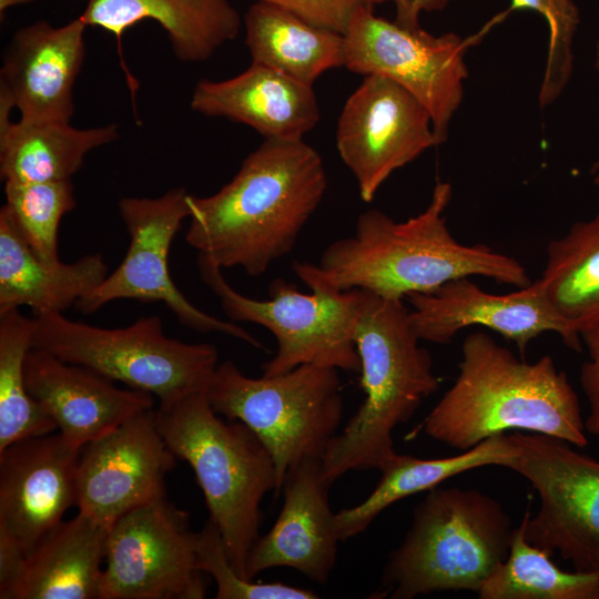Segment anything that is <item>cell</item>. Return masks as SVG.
I'll use <instances>...</instances> for the list:
<instances>
[{"label":"cell","instance_id":"obj_1","mask_svg":"<svg viewBox=\"0 0 599 599\" xmlns=\"http://www.w3.org/2000/svg\"><path fill=\"white\" fill-rule=\"evenodd\" d=\"M326 189L316 150L303 140H265L217 192L190 194L185 241L221 268L262 275L294 248Z\"/></svg>","mask_w":599,"mask_h":599},{"label":"cell","instance_id":"obj_2","mask_svg":"<svg viewBox=\"0 0 599 599\" xmlns=\"http://www.w3.org/2000/svg\"><path fill=\"white\" fill-rule=\"evenodd\" d=\"M453 187L438 182L427 207L405 222L384 212H363L352 236L323 252L316 274L339 291L361 288L385 298L404 300L470 276L491 278L517 288L529 286L525 266L485 244L466 245L450 233L445 211Z\"/></svg>","mask_w":599,"mask_h":599},{"label":"cell","instance_id":"obj_3","mask_svg":"<svg viewBox=\"0 0 599 599\" xmlns=\"http://www.w3.org/2000/svg\"><path fill=\"white\" fill-rule=\"evenodd\" d=\"M459 372L429 412L425 433L460 451L508 430L588 445L577 393L550 355L518 358L484 332L467 335Z\"/></svg>","mask_w":599,"mask_h":599},{"label":"cell","instance_id":"obj_4","mask_svg":"<svg viewBox=\"0 0 599 599\" xmlns=\"http://www.w3.org/2000/svg\"><path fill=\"white\" fill-rule=\"evenodd\" d=\"M353 341L365 399L322 456L321 474L328 486L348 471L380 470L396 454L394 429L408 422L440 383L403 300L361 290Z\"/></svg>","mask_w":599,"mask_h":599},{"label":"cell","instance_id":"obj_5","mask_svg":"<svg viewBox=\"0 0 599 599\" xmlns=\"http://www.w3.org/2000/svg\"><path fill=\"white\" fill-rule=\"evenodd\" d=\"M156 419L170 449L192 467L229 560L246 579V559L260 537L261 502L277 486L270 451L244 423L224 422L204 392L160 403Z\"/></svg>","mask_w":599,"mask_h":599},{"label":"cell","instance_id":"obj_6","mask_svg":"<svg viewBox=\"0 0 599 599\" xmlns=\"http://www.w3.org/2000/svg\"><path fill=\"white\" fill-rule=\"evenodd\" d=\"M514 528L495 498L459 487L428 490L385 566L373 598L412 599L435 591L477 592L506 560Z\"/></svg>","mask_w":599,"mask_h":599},{"label":"cell","instance_id":"obj_7","mask_svg":"<svg viewBox=\"0 0 599 599\" xmlns=\"http://www.w3.org/2000/svg\"><path fill=\"white\" fill-rule=\"evenodd\" d=\"M204 394L219 415L244 423L267 448L276 470L275 496L291 468L305 458L322 459L344 412L338 369L314 364L252 378L224 361Z\"/></svg>","mask_w":599,"mask_h":599},{"label":"cell","instance_id":"obj_8","mask_svg":"<svg viewBox=\"0 0 599 599\" xmlns=\"http://www.w3.org/2000/svg\"><path fill=\"white\" fill-rule=\"evenodd\" d=\"M203 283L216 295L232 322H250L267 328L275 337V355L262 365L264 376H275L303 364L359 373L361 362L353 327L361 288L339 291L324 282L314 264L294 262L293 271L312 291L304 294L293 284L275 278L267 300H255L235 291L222 268L197 254Z\"/></svg>","mask_w":599,"mask_h":599},{"label":"cell","instance_id":"obj_9","mask_svg":"<svg viewBox=\"0 0 599 599\" xmlns=\"http://www.w3.org/2000/svg\"><path fill=\"white\" fill-rule=\"evenodd\" d=\"M33 321L31 348L150 393L160 403L204 392L219 365L215 346L166 336L156 315L121 328L72 321L62 313L33 314Z\"/></svg>","mask_w":599,"mask_h":599},{"label":"cell","instance_id":"obj_10","mask_svg":"<svg viewBox=\"0 0 599 599\" xmlns=\"http://www.w3.org/2000/svg\"><path fill=\"white\" fill-rule=\"evenodd\" d=\"M508 436L515 453L506 467L539 496L537 512L522 518L526 540L575 570L599 572V461L549 435Z\"/></svg>","mask_w":599,"mask_h":599},{"label":"cell","instance_id":"obj_11","mask_svg":"<svg viewBox=\"0 0 599 599\" xmlns=\"http://www.w3.org/2000/svg\"><path fill=\"white\" fill-rule=\"evenodd\" d=\"M189 196L184 189L176 187L158 197H122L119 212L130 238L126 254L120 265L74 306L90 314L116 300L162 302L183 326L201 333H222L264 348L234 322L217 318L193 305L170 275L169 251L182 221L190 216Z\"/></svg>","mask_w":599,"mask_h":599},{"label":"cell","instance_id":"obj_12","mask_svg":"<svg viewBox=\"0 0 599 599\" xmlns=\"http://www.w3.org/2000/svg\"><path fill=\"white\" fill-rule=\"evenodd\" d=\"M470 41L455 33L435 37L420 27L407 28L363 8L344 34V67L364 77H386L406 89L429 112L441 144L463 101L468 78L465 53Z\"/></svg>","mask_w":599,"mask_h":599},{"label":"cell","instance_id":"obj_13","mask_svg":"<svg viewBox=\"0 0 599 599\" xmlns=\"http://www.w3.org/2000/svg\"><path fill=\"white\" fill-rule=\"evenodd\" d=\"M100 599H202L189 514L166 497L121 516L110 528Z\"/></svg>","mask_w":599,"mask_h":599},{"label":"cell","instance_id":"obj_14","mask_svg":"<svg viewBox=\"0 0 599 599\" xmlns=\"http://www.w3.org/2000/svg\"><path fill=\"white\" fill-rule=\"evenodd\" d=\"M439 145L427 109L390 79L365 75L338 118L336 146L370 202L393 172Z\"/></svg>","mask_w":599,"mask_h":599},{"label":"cell","instance_id":"obj_15","mask_svg":"<svg viewBox=\"0 0 599 599\" xmlns=\"http://www.w3.org/2000/svg\"><path fill=\"white\" fill-rule=\"evenodd\" d=\"M176 456L160 430L156 409L136 414L85 444L77 471V507L111 528L124 514L165 495Z\"/></svg>","mask_w":599,"mask_h":599},{"label":"cell","instance_id":"obj_16","mask_svg":"<svg viewBox=\"0 0 599 599\" xmlns=\"http://www.w3.org/2000/svg\"><path fill=\"white\" fill-rule=\"evenodd\" d=\"M409 318L420 341L448 344L464 328L487 327L515 343L521 355L529 343L546 332L581 352V336L555 311L539 281L506 295L480 288L469 277L451 280L433 292L413 293Z\"/></svg>","mask_w":599,"mask_h":599},{"label":"cell","instance_id":"obj_17","mask_svg":"<svg viewBox=\"0 0 599 599\" xmlns=\"http://www.w3.org/2000/svg\"><path fill=\"white\" fill-rule=\"evenodd\" d=\"M80 451L59 432L0 450V525L27 556L77 506Z\"/></svg>","mask_w":599,"mask_h":599},{"label":"cell","instance_id":"obj_18","mask_svg":"<svg viewBox=\"0 0 599 599\" xmlns=\"http://www.w3.org/2000/svg\"><path fill=\"white\" fill-rule=\"evenodd\" d=\"M329 487L321 474V458H305L287 471L282 510L248 552L247 580L267 569L286 567L321 585L327 582L341 541L328 502Z\"/></svg>","mask_w":599,"mask_h":599},{"label":"cell","instance_id":"obj_19","mask_svg":"<svg viewBox=\"0 0 599 599\" xmlns=\"http://www.w3.org/2000/svg\"><path fill=\"white\" fill-rule=\"evenodd\" d=\"M28 392L72 445L85 444L154 407V396L119 388L112 380L50 353L30 348L24 362Z\"/></svg>","mask_w":599,"mask_h":599},{"label":"cell","instance_id":"obj_20","mask_svg":"<svg viewBox=\"0 0 599 599\" xmlns=\"http://www.w3.org/2000/svg\"><path fill=\"white\" fill-rule=\"evenodd\" d=\"M87 27L80 17L61 27L40 20L14 33L3 55L0 85L11 95L19 120L70 122Z\"/></svg>","mask_w":599,"mask_h":599},{"label":"cell","instance_id":"obj_21","mask_svg":"<svg viewBox=\"0 0 599 599\" xmlns=\"http://www.w3.org/2000/svg\"><path fill=\"white\" fill-rule=\"evenodd\" d=\"M190 104L201 114L246 124L265 140H303L319 120L313 85L255 63L226 80L199 81Z\"/></svg>","mask_w":599,"mask_h":599},{"label":"cell","instance_id":"obj_22","mask_svg":"<svg viewBox=\"0 0 599 599\" xmlns=\"http://www.w3.org/2000/svg\"><path fill=\"white\" fill-rule=\"evenodd\" d=\"M80 18L114 34L121 65L134 94L136 81L125 67L122 38L126 29L145 19L158 22L167 33L172 50L184 62L209 60L241 29V17L227 0H83Z\"/></svg>","mask_w":599,"mask_h":599},{"label":"cell","instance_id":"obj_23","mask_svg":"<svg viewBox=\"0 0 599 599\" xmlns=\"http://www.w3.org/2000/svg\"><path fill=\"white\" fill-rule=\"evenodd\" d=\"M108 275L101 254L48 263L21 236L8 209L0 210V312L29 306L33 314L62 313Z\"/></svg>","mask_w":599,"mask_h":599},{"label":"cell","instance_id":"obj_24","mask_svg":"<svg viewBox=\"0 0 599 599\" xmlns=\"http://www.w3.org/2000/svg\"><path fill=\"white\" fill-rule=\"evenodd\" d=\"M109 532L80 511L62 520L28 556L11 599H100Z\"/></svg>","mask_w":599,"mask_h":599},{"label":"cell","instance_id":"obj_25","mask_svg":"<svg viewBox=\"0 0 599 599\" xmlns=\"http://www.w3.org/2000/svg\"><path fill=\"white\" fill-rule=\"evenodd\" d=\"M252 63L313 85L324 72L344 67V35L313 26L275 3L257 1L244 17Z\"/></svg>","mask_w":599,"mask_h":599},{"label":"cell","instance_id":"obj_26","mask_svg":"<svg viewBox=\"0 0 599 599\" xmlns=\"http://www.w3.org/2000/svg\"><path fill=\"white\" fill-rule=\"evenodd\" d=\"M119 139L114 123L80 129L67 121L19 120L0 131V174L4 182L70 180L94 149Z\"/></svg>","mask_w":599,"mask_h":599},{"label":"cell","instance_id":"obj_27","mask_svg":"<svg viewBox=\"0 0 599 599\" xmlns=\"http://www.w3.org/2000/svg\"><path fill=\"white\" fill-rule=\"evenodd\" d=\"M514 453L506 433L444 458L424 459L396 453L379 470L382 476L374 490L361 504L335 514L338 537L344 541L357 536L394 502L428 491L456 475L485 466L506 467Z\"/></svg>","mask_w":599,"mask_h":599},{"label":"cell","instance_id":"obj_28","mask_svg":"<svg viewBox=\"0 0 599 599\" xmlns=\"http://www.w3.org/2000/svg\"><path fill=\"white\" fill-rule=\"evenodd\" d=\"M538 281L555 311L580 336L599 328V212L549 242Z\"/></svg>","mask_w":599,"mask_h":599},{"label":"cell","instance_id":"obj_29","mask_svg":"<svg viewBox=\"0 0 599 599\" xmlns=\"http://www.w3.org/2000/svg\"><path fill=\"white\" fill-rule=\"evenodd\" d=\"M514 528L506 560L477 591L480 599H599V572L566 571Z\"/></svg>","mask_w":599,"mask_h":599},{"label":"cell","instance_id":"obj_30","mask_svg":"<svg viewBox=\"0 0 599 599\" xmlns=\"http://www.w3.org/2000/svg\"><path fill=\"white\" fill-rule=\"evenodd\" d=\"M33 332V317H27L20 308L0 312V450L57 430L26 384L24 362Z\"/></svg>","mask_w":599,"mask_h":599},{"label":"cell","instance_id":"obj_31","mask_svg":"<svg viewBox=\"0 0 599 599\" xmlns=\"http://www.w3.org/2000/svg\"><path fill=\"white\" fill-rule=\"evenodd\" d=\"M6 204L18 231L33 253L58 263V235L62 217L77 201L70 180L53 182H4Z\"/></svg>","mask_w":599,"mask_h":599},{"label":"cell","instance_id":"obj_32","mask_svg":"<svg viewBox=\"0 0 599 599\" xmlns=\"http://www.w3.org/2000/svg\"><path fill=\"white\" fill-rule=\"evenodd\" d=\"M516 10L536 11L549 28L547 62L538 98L540 108H546L560 97L571 78L579 10L573 0H510L506 13Z\"/></svg>","mask_w":599,"mask_h":599},{"label":"cell","instance_id":"obj_33","mask_svg":"<svg viewBox=\"0 0 599 599\" xmlns=\"http://www.w3.org/2000/svg\"><path fill=\"white\" fill-rule=\"evenodd\" d=\"M196 565L216 583L217 599H315L312 590L283 582H254L242 578L231 565L220 529L209 518L195 532Z\"/></svg>","mask_w":599,"mask_h":599},{"label":"cell","instance_id":"obj_34","mask_svg":"<svg viewBox=\"0 0 599 599\" xmlns=\"http://www.w3.org/2000/svg\"><path fill=\"white\" fill-rule=\"evenodd\" d=\"M275 3L304 21L345 34L354 16L363 8L374 9L388 0H257Z\"/></svg>","mask_w":599,"mask_h":599},{"label":"cell","instance_id":"obj_35","mask_svg":"<svg viewBox=\"0 0 599 599\" xmlns=\"http://www.w3.org/2000/svg\"><path fill=\"white\" fill-rule=\"evenodd\" d=\"M588 359L580 368V385L589 403L586 432L599 435V328L581 334Z\"/></svg>","mask_w":599,"mask_h":599},{"label":"cell","instance_id":"obj_36","mask_svg":"<svg viewBox=\"0 0 599 599\" xmlns=\"http://www.w3.org/2000/svg\"><path fill=\"white\" fill-rule=\"evenodd\" d=\"M28 556L9 530L0 525V598L11 599L27 567Z\"/></svg>","mask_w":599,"mask_h":599},{"label":"cell","instance_id":"obj_37","mask_svg":"<svg viewBox=\"0 0 599 599\" xmlns=\"http://www.w3.org/2000/svg\"><path fill=\"white\" fill-rule=\"evenodd\" d=\"M396 7V22L407 28H419L420 12L443 10L450 0H388Z\"/></svg>","mask_w":599,"mask_h":599},{"label":"cell","instance_id":"obj_38","mask_svg":"<svg viewBox=\"0 0 599 599\" xmlns=\"http://www.w3.org/2000/svg\"><path fill=\"white\" fill-rule=\"evenodd\" d=\"M596 67L599 69V41L597 42V47H596ZM591 174H592L593 183L597 186H599V159L593 164L591 169Z\"/></svg>","mask_w":599,"mask_h":599},{"label":"cell","instance_id":"obj_39","mask_svg":"<svg viewBox=\"0 0 599 599\" xmlns=\"http://www.w3.org/2000/svg\"><path fill=\"white\" fill-rule=\"evenodd\" d=\"M32 1L34 0H0V13L2 16L3 12L11 7L30 3Z\"/></svg>","mask_w":599,"mask_h":599}]
</instances>
